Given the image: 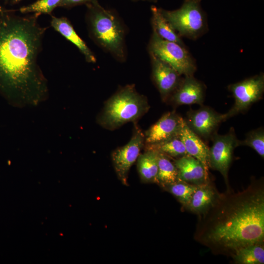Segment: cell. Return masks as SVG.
I'll return each mask as SVG.
<instances>
[{"instance_id": "obj_14", "label": "cell", "mask_w": 264, "mask_h": 264, "mask_svg": "<svg viewBox=\"0 0 264 264\" xmlns=\"http://www.w3.org/2000/svg\"><path fill=\"white\" fill-rule=\"evenodd\" d=\"M178 179L187 183L199 185L210 180L208 171L198 159L189 154L174 160Z\"/></svg>"}, {"instance_id": "obj_9", "label": "cell", "mask_w": 264, "mask_h": 264, "mask_svg": "<svg viewBox=\"0 0 264 264\" xmlns=\"http://www.w3.org/2000/svg\"><path fill=\"white\" fill-rule=\"evenodd\" d=\"M144 145V133L135 125L129 142L125 145L116 149L112 153L111 159L115 171L123 184L128 185L129 170L137 159Z\"/></svg>"}, {"instance_id": "obj_28", "label": "cell", "mask_w": 264, "mask_h": 264, "mask_svg": "<svg viewBox=\"0 0 264 264\" xmlns=\"http://www.w3.org/2000/svg\"><path fill=\"white\" fill-rule=\"evenodd\" d=\"M21 0H12V2L13 3H16V2H18L19 1H20Z\"/></svg>"}, {"instance_id": "obj_25", "label": "cell", "mask_w": 264, "mask_h": 264, "mask_svg": "<svg viewBox=\"0 0 264 264\" xmlns=\"http://www.w3.org/2000/svg\"><path fill=\"white\" fill-rule=\"evenodd\" d=\"M62 0H37L36 2L20 8L22 13H34L51 14L53 10L59 6Z\"/></svg>"}, {"instance_id": "obj_17", "label": "cell", "mask_w": 264, "mask_h": 264, "mask_svg": "<svg viewBox=\"0 0 264 264\" xmlns=\"http://www.w3.org/2000/svg\"><path fill=\"white\" fill-rule=\"evenodd\" d=\"M178 136L183 142L187 154L199 160L208 171L209 148L190 129L184 119Z\"/></svg>"}, {"instance_id": "obj_6", "label": "cell", "mask_w": 264, "mask_h": 264, "mask_svg": "<svg viewBox=\"0 0 264 264\" xmlns=\"http://www.w3.org/2000/svg\"><path fill=\"white\" fill-rule=\"evenodd\" d=\"M148 50L150 54L171 66L181 75L192 76L196 70L195 61L185 46L163 40L154 30Z\"/></svg>"}, {"instance_id": "obj_26", "label": "cell", "mask_w": 264, "mask_h": 264, "mask_svg": "<svg viewBox=\"0 0 264 264\" xmlns=\"http://www.w3.org/2000/svg\"><path fill=\"white\" fill-rule=\"evenodd\" d=\"M90 0H62L59 6L71 7L74 6L86 4Z\"/></svg>"}, {"instance_id": "obj_3", "label": "cell", "mask_w": 264, "mask_h": 264, "mask_svg": "<svg viewBox=\"0 0 264 264\" xmlns=\"http://www.w3.org/2000/svg\"><path fill=\"white\" fill-rule=\"evenodd\" d=\"M86 20L90 38L116 60H126V30L120 18L112 10L106 9L97 0L86 4Z\"/></svg>"}, {"instance_id": "obj_21", "label": "cell", "mask_w": 264, "mask_h": 264, "mask_svg": "<svg viewBox=\"0 0 264 264\" xmlns=\"http://www.w3.org/2000/svg\"><path fill=\"white\" fill-rule=\"evenodd\" d=\"M171 158L158 152V171L156 183L163 188L178 180L177 169Z\"/></svg>"}, {"instance_id": "obj_1", "label": "cell", "mask_w": 264, "mask_h": 264, "mask_svg": "<svg viewBox=\"0 0 264 264\" xmlns=\"http://www.w3.org/2000/svg\"><path fill=\"white\" fill-rule=\"evenodd\" d=\"M40 15L20 16L0 8V95L13 107L37 106L48 96L38 63L47 28L39 23Z\"/></svg>"}, {"instance_id": "obj_20", "label": "cell", "mask_w": 264, "mask_h": 264, "mask_svg": "<svg viewBox=\"0 0 264 264\" xmlns=\"http://www.w3.org/2000/svg\"><path fill=\"white\" fill-rule=\"evenodd\" d=\"M234 263L237 264H263L264 243H256L241 247L231 256Z\"/></svg>"}, {"instance_id": "obj_2", "label": "cell", "mask_w": 264, "mask_h": 264, "mask_svg": "<svg viewBox=\"0 0 264 264\" xmlns=\"http://www.w3.org/2000/svg\"><path fill=\"white\" fill-rule=\"evenodd\" d=\"M194 239L214 254L231 256L237 249L264 242V183L253 180L237 192L227 189L198 216Z\"/></svg>"}, {"instance_id": "obj_7", "label": "cell", "mask_w": 264, "mask_h": 264, "mask_svg": "<svg viewBox=\"0 0 264 264\" xmlns=\"http://www.w3.org/2000/svg\"><path fill=\"white\" fill-rule=\"evenodd\" d=\"M211 138L213 143L209 148L208 167L220 173L227 189H229L228 172L232 160L234 150L239 146V140L233 128L225 134L220 135L216 132Z\"/></svg>"}, {"instance_id": "obj_10", "label": "cell", "mask_w": 264, "mask_h": 264, "mask_svg": "<svg viewBox=\"0 0 264 264\" xmlns=\"http://www.w3.org/2000/svg\"><path fill=\"white\" fill-rule=\"evenodd\" d=\"M226 119L225 113L220 114L208 107L202 106L187 112L185 121L198 136L207 139L216 132L219 125Z\"/></svg>"}, {"instance_id": "obj_19", "label": "cell", "mask_w": 264, "mask_h": 264, "mask_svg": "<svg viewBox=\"0 0 264 264\" xmlns=\"http://www.w3.org/2000/svg\"><path fill=\"white\" fill-rule=\"evenodd\" d=\"M137 169L142 180L156 182L158 171V152L146 150L137 158Z\"/></svg>"}, {"instance_id": "obj_12", "label": "cell", "mask_w": 264, "mask_h": 264, "mask_svg": "<svg viewBox=\"0 0 264 264\" xmlns=\"http://www.w3.org/2000/svg\"><path fill=\"white\" fill-rule=\"evenodd\" d=\"M183 121L175 111L164 114L144 132L145 144L160 142L177 136Z\"/></svg>"}, {"instance_id": "obj_5", "label": "cell", "mask_w": 264, "mask_h": 264, "mask_svg": "<svg viewBox=\"0 0 264 264\" xmlns=\"http://www.w3.org/2000/svg\"><path fill=\"white\" fill-rule=\"evenodd\" d=\"M201 0H184L181 6L174 10L160 8L162 14L180 36L195 40L207 30L206 14Z\"/></svg>"}, {"instance_id": "obj_23", "label": "cell", "mask_w": 264, "mask_h": 264, "mask_svg": "<svg viewBox=\"0 0 264 264\" xmlns=\"http://www.w3.org/2000/svg\"><path fill=\"white\" fill-rule=\"evenodd\" d=\"M196 186L179 179L164 188L174 195L185 209Z\"/></svg>"}, {"instance_id": "obj_27", "label": "cell", "mask_w": 264, "mask_h": 264, "mask_svg": "<svg viewBox=\"0 0 264 264\" xmlns=\"http://www.w3.org/2000/svg\"><path fill=\"white\" fill-rule=\"evenodd\" d=\"M132 1H148L150 2H157L158 0H131Z\"/></svg>"}, {"instance_id": "obj_4", "label": "cell", "mask_w": 264, "mask_h": 264, "mask_svg": "<svg viewBox=\"0 0 264 264\" xmlns=\"http://www.w3.org/2000/svg\"><path fill=\"white\" fill-rule=\"evenodd\" d=\"M149 109L147 97L138 93L134 85H127L107 100L97 122L104 129L113 131L127 123H135Z\"/></svg>"}, {"instance_id": "obj_22", "label": "cell", "mask_w": 264, "mask_h": 264, "mask_svg": "<svg viewBox=\"0 0 264 264\" xmlns=\"http://www.w3.org/2000/svg\"><path fill=\"white\" fill-rule=\"evenodd\" d=\"M146 150L156 151L171 158H178L188 154L184 145L178 136L160 142L145 144Z\"/></svg>"}, {"instance_id": "obj_18", "label": "cell", "mask_w": 264, "mask_h": 264, "mask_svg": "<svg viewBox=\"0 0 264 264\" xmlns=\"http://www.w3.org/2000/svg\"><path fill=\"white\" fill-rule=\"evenodd\" d=\"M153 30L163 40L173 42L185 46L181 37L164 17L160 8L153 5L151 7Z\"/></svg>"}, {"instance_id": "obj_16", "label": "cell", "mask_w": 264, "mask_h": 264, "mask_svg": "<svg viewBox=\"0 0 264 264\" xmlns=\"http://www.w3.org/2000/svg\"><path fill=\"white\" fill-rule=\"evenodd\" d=\"M50 25L67 40L74 44L84 56L86 61L94 63L96 59L86 43L77 34L70 22L66 17L51 16Z\"/></svg>"}, {"instance_id": "obj_24", "label": "cell", "mask_w": 264, "mask_h": 264, "mask_svg": "<svg viewBox=\"0 0 264 264\" xmlns=\"http://www.w3.org/2000/svg\"><path fill=\"white\" fill-rule=\"evenodd\" d=\"M247 146L264 157V130L263 127L253 130L246 134L243 140H239L238 146Z\"/></svg>"}, {"instance_id": "obj_8", "label": "cell", "mask_w": 264, "mask_h": 264, "mask_svg": "<svg viewBox=\"0 0 264 264\" xmlns=\"http://www.w3.org/2000/svg\"><path fill=\"white\" fill-rule=\"evenodd\" d=\"M235 103L225 113L227 119L245 111L255 102L262 99L264 92V75L261 73L241 82L230 85Z\"/></svg>"}, {"instance_id": "obj_13", "label": "cell", "mask_w": 264, "mask_h": 264, "mask_svg": "<svg viewBox=\"0 0 264 264\" xmlns=\"http://www.w3.org/2000/svg\"><path fill=\"white\" fill-rule=\"evenodd\" d=\"M204 85L192 76H185L171 96V100L176 105L197 104L202 106L204 98Z\"/></svg>"}, {"instance_id": "obj_11", "label": "cell", "mask_w": 264, "mask_h": 264, "mask_svg": "<svg viewBox=\"0 0 264 264\" xmlns=\"http://www.w3.org/2000/svg\"><path fill=\"white\" fill-rule=\"evenodd\" d=\"M150 55L153 80L162 100L166 101L179 85L181 75L168 64L153 55Z\"/></svg>"}, {"instance_id": "obj_15", "label": "cell", "mask_w": 264, "mask_h": 264, "mask_svg": "<svg viewBox=\"0 0 264 264\" xmlns=\"http://www.w3.org/2000/svg\"><path fill=\"white\" fill-rule=\"evenodd\" d=\"M219 194L210 179L197 185L185 209L198 216L212 205Z\"/></svg>"}]
</instances>
